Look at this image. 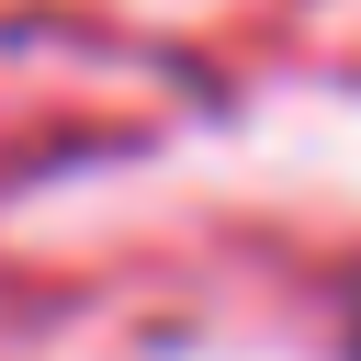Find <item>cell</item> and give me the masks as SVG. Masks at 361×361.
<instances>
[{
  "mask_svg": "<svg viewBox=\"0 0 361 361\" xmlns=\"http://www.w3.org/2000/svg\"><path fill=\"white\" fill-rule=\"evenodd\" d=\"M350 361H361V316H350Z\"/></svg>",
  "mask_w": 361,
  "mask_h": 361,
  "instance_id": "1",
  "label": "cell"
}]
</instances>
